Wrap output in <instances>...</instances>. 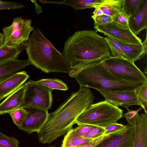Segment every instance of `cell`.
<instances>
[{
	"instance_id": "obj_8",
	"label": "cell",
	"mask_w": 147,
	"mask_h": 147,
	"mask_svg": "<svg viewBox=\"0 0 147 147\" xmlns=\"http://www.w3.org/2000/svg\"><path fill=\"white\" fill-rule=\"evenodd\" d=\"M31 19H24L20 17L15 18L12 24L3 29L4 45L17 48L28 42L30 32L34 30Z\"/></svg>"
},
{
	"instance_id": "obj_24",
	"label": "cell",
	"mask_w": 147,
	"mask_h": 147,
	"mask_svg": "<svg viewBox=\"0 0 147 147\" xmlns=\"http://www.w3.org/2000/svg\"><path fill=\"white\" fill-rule=\"evenodd\" d=\"M142 0H123L122 12L129 18L137 11Z\"/></svg>"
},
{
	"instance_id": "obj_35",
	"label": "cell",
	"mask_w": 147,
	"mask_h": 147,
	"mask_svg": "<svg viewBox=\"0 0 147 147\" xmlns=\"http://www.w3.org/2000/svg\"><path fill=\"white\" fill-rule=\"evenodd\" d=\"M125 126V125L117 123L111 124L105 128V134H108L115 131L123 128Z\"/></svg>"
},
{
	"instance_id": "obj_21",
	"label": "cell",
	"mask_w": 147,
	"mask_h": 147,
	"mask_svg": "<svg viewBox=\"0 0 147 147\" xmlns=\"http://www.w3.org/2000/svg\"><path fill=\"white\" fill-rule=\"evenodd\" d=\"M123 0H105L99 6L104 14L113 18L122 11Z\"/></svg>"
},
{
	"instance_id": "obj_36",
	"label": "cell",
	"mask_w": 147,
	"mask_h": 147,
	"mask_svg": "<svg viewBox=\"0 0 147 147\" xmlns=\"http://www.w3.org/2000/svg\"><path fill=\"white\" fill-rule=\"evenodd\" d=\"M99 6L96 7L94 8L95 10L93 13V15L99 16L104 14L103 12Z\"/></svg>"
},
{
	"instance_id": "obj_38",
	"label": "cell",
	"mask_w": 147,
	"mask_h": 147,
	"mask_svg": "<svg viewBox=\"0 0 147 147\" xmlns=\"http://www.w3.org/2000/svg\"><path fill=\"white\" fill-rule=\"evenodd\" d=\"M55 147V146H45V147Z\"/></svg>"
},
{
	"instance_id": "obj_25",
	"label": "cell",
	"mask_w": 147,
	"mask_h": 147,
	"mask_svg": "<svg viewBox=\"0 0 147 147\" xmlns=\"http://www.w3.org/2000/svg\"><path fill=\"white\" fill-rule=\"evenodd\" d=\"M105 39L112 56L125 59L122 49L121 42L107 37H105Z\"/></svg>"
},
{
	"instance_id": "obj_29",
	"label": "cell",
	"mask_w": 147,
	"mask_h": 147,
	"mask_svg": "<svg viewBox=\"0 0 147 147\" xmlns=\"http://www.w3.org/2000/svg\"><path fill=\"white\" fill-rule=\"evenodd\" d=\"M135 92L136 95L143 104L145 111L147 114V83L136 88L135 89Z\"/></svg>"
},
{
	"instance_id": "obj_16",
	"label": "cell",
	"mask_w": 147,
	"mask_h": 147,
	"mask_svg": "<svg viewBox=\"0 0 147 147\" xmlns=\"http://www.w3.org/2000/svg\"><path fill=\"white\" fill-rule=\"evenodd\" d=\"M121 42L125 58L128 61L134 63L147 54L146 35L145 40L140 44H130Z\"/></svg>"
},
{
	"instance_id": "obj_3",
	"label": "cell",
	"mask_w": 147,
	"mask_h": 147,
	"mask_svg": "<svg viewBox=\"0 0 147 147\" xmlns=\"http://www.w3.org/2000/svg\"><path fill=\"white\" fill-rule=\"evenodd\" d=\"M25 49L31 64L44 72L67 73L71 69L63 53L57 50L38 29L32 31Z\"/></svg>"
},
{
	"instance_id": "obj_4",
	"label": "cell",
	"mask_w": 147,
	"mask_h": 147,
	"mask_svg": "<svg viewBox=\"0 0 147 147\" xmlns=\"http://www.w3.org/2000/svg\"><path fill=\"white\" fill-rule=\"evenodd\" d=\"M101 62L87 64L71 69L69 75L75 78L80 86L98 91L133 90L144 84L117 78L110 73Z\"/></svg>"
},
{
	"instance_id": "obj_30",
	"label": "cell",
	"mask_w": 147,
	"mask_h": 147,
	"mask_svg": "<svg viewBox=\"0 0 147 147\" xmlns=\"http://www.w3.org/2000/svg\"><path fill=\"white\" fill-rule=\"evenodd\" d=\"M24 6L23 4L16 2L0 1V10L21 9Z\"/></svg>"
},
{
	"instance_id": "obj_28",
	"label": "cell",
	"mask_w": 147,
	"mask_h": 147,
	"mask_svg": "<svg viewBox=\"0 0 147 147\" xmlns=\"http://www.w3.org/2000/svg\"><path fill=\"white\" fill-rule=\"evenodd\" d=\"M128 18L122 11L116 14L112 18L113 22L119 27L129 29L128 26Z\"/></svg>"
},
{
	"instance_id": "obj_17",
	"label": "cell",
	"mask_w": 147,
	"mask_h": 147,
	"mask_svg": "<svg viewBox=\"0 0 147 147\" xmlns=\"http://www.w3.org/2000/svg\"><path fill=\"white\" fill-rule=\"evenodd\" d=\"M133 147H147V115H139L135 123Z\"/></svg>"
},
{
	"instance_id": "obj_39",
	"label": "cell",
	"mask_w": 147,
	"mask_h": 147,
	"mask_svg": "<svg viewBox=\"0 0 147 147\" xmlns=\"http://www.w3.org/2000/svg\"><path fill=\"white\" fill-rule=\"evenodd\" d=\"M80 147V146H75V147Z\"/></svg>"
},
{
	"instance_id": "obj_26",
	"label": "cell",
	"mask_w": 147,
	"mask_h": 147,
	"mask_svg": "<svg viewBox=\"0 0 147 147\" xmlns=\"http://www.w3.org/2000/svg\"><path fill=\"white\" fill-rule=\"evenodd\" d=\"M9 114L14 124L19 129L26 118L28 112L25 108L20 107Z\"/></svg>"
},
{
	"instance_id": "obj_11",
	"label": "cell",
	"mask_w": 147,
	"mask_h": 147,
	"mask_svg": "<svg viewBox=\"0 0 147 147\" xmlns=\"http://www.w3.org/2000/svg\"><path fill=\"white\" fill-rule=\"evenodd\" d=\"M104 97L105 100L113 105L125 107L127 110L131 105L141 106L144 110L143 104L136 95L135 90L123 91H98Z\"/></svg>"
},
{
	"instance_id": "obj_34",
	"label": "cell",
	"mask_w": 147,
	"mask_h": 147,
	"mask_svg": "<svg viewBox=\"0 0 147 147\" xmlns=\"http://www.w3.org/2000/svg\"><path fill=\"white\" fill-rule=\"evenodd\" d=\"M92 18L97 24H102L113 22V19L111 17L104 14L102 16H92Z\"/></svg>"
},
{
	"instance_id": "obj_7",
	"label": "cell",
	"mask_w": 147,
	"mask_h": 147,
	"mask_svg": "<svg viewBox=\"0 0 147 147\" xmlns=\"http://www.w3.org/2000/svg\"><path fill=\"white\" fill-rule=\"evenodd\" d=\"M25 84V89L21 107L47 110L51 109L53 90L32 80Z\"/></svg>"
},
{
	"instance_id": "obj_27",
	"label": "cell",
	"mask_w": 147,
	"mask_h": 147,
	"mask_svg": "<svg viewBox=\"0 0 147 147\" xmlns=\"http://www.w3.org/2000/svg\"><path fill=\"white\" fill-rule=\"evenodd\" d=\"M20 143L16 138L7 136L0 131V147H19Z\"/></svg>"
},
{
	"instance_id": "obj_9",
	"label": "cell",
	"mask_w": 147,
	"mask_h": 147,
	"mask_svg": "<svg viewBox=\"0 0 147 147\" xmlns=\"http://www.w3.org/2000/svg\"><path fill=\"white\" fill-rule=\"evenodd\" d=\"M135 136L134 126L127 125L108 134L93 147H133Z\"/></svg>"
},
{
	"instance_id": "obj_5",
	"label": "cell",
	"mask_w": 147,
	"mask_h": 147,
	"mask_svg": "<svg viewBox=\"0 0 147 147\" xmlns=\"http://www.w3.org/2000/svg\"><path fill=\"white\" fill-rule=\"evenodd\" d=\"M123 117L122 110L105 100L92 104L78 117L75 123L105 128Z\"/></svg>"
},
{
	"instance_id": "obj_12",
	"label": "cell",
	"mask_w": 147,
	"mask_h": 147,
	"mask_svg": "<svg viewBox=\"0 0 147 147\" xmlns=\"http://www.w3.org/2000/svg\"><path fill=\"white\" fill-rule=\"evenodd\" d=\"M28 112L27 117L19 129L29 134L34 132L38 133L47 119V110L36 108H25Z\"/></svg>"
},
{
	"instance_id": "obj_2",
	"label": "cell",
	"mask_w": 147,
	"mask_h": 147,
	"mask_svg": "<svg viewBox=\"0 0 147 147\" xmlns=\"http://www.w3.org/2000/svg\"><path fill=\"white\" fill-rule=\"evenodd\" d=\"M63 53L71 69L101 62L111 56L105 38L96 30L75 32L65 42Z\"/></svg>"
},
{
	"instance_id": "obj_18",
	"label": "cell",
	"mask_w": 147,
	"mask_h": 147,
	"mask_svg": "<svg viewBox=\"0 0 147 147\" xmlns=\"http://www.w3.org/2000/svg\"><path fill=\"white\" fill-rule=\"evenodd\" d=\"M31 65V63L28 59H13L0 63V82Z\"/></svg>"
},
{
	"instance_id": "obj_1",
	"label": "cell",
	"mask_w": 147,
	"mask_h": 147,
	"mask_svg": "<svg viewBox=\"0 0 147 147\" xmlns=\"http://www.w3.org/2000/svg\"><path fill=\"white\" fill-rule=\"evenodd\" d=\"M94 96L89 88L80 86L54 111L49 113L47 120L38 133L39 141L50 144L66 134L75 123L78 117L93 104Z\"/></svg>"
},
{
	"instance_id": "obj_10",
	"label": "cell",
	"mask_w": 147,
	"mask_h": 147,
	"mask_svg": "<svg viewBox=\"0 0 147 147\" xmlns=\"http://www.w3.org/2000/svg\"><path fill=\"white\" fill-rule=\"evenodd\" d=\"M94 28L97 32L123 43L130 44H140L142 43L141 39L133 34L129 29L119 27L113 22L102 24L94 23Z\"/></svg>"
},
{
	"instance_id": "obj_14",
	"label": "cell",
	"mask_w": 147,
	"mask_h": 147,
	"mask_svg": "<svg viewBox=\"0 0 147 147\" xmlns=\"http://www.w3.org/2000/svg\"><path fill=\"white\" fill-rule=\"evenodd\" d=\"M129 29L135 35L147 27V0H142L136 12L128 18Z\"/></svg>"
},
{
	"instance_id": "obj_20",
	"label": "cell",
	"mask_w": 147,
	"mask_h": 147,
	"mask_svg": "<svg viewBox=\"0 0 147 147\" xmlns=\"http://www.w3.org/2000/svg\"><path fill=\"white\" fill-rule=\"evenodd\" d=\"M94 139L80 136L75 134L72 128L64 136L61 147H72L86 144Z\"/></svg>"
},
{
	"instance_id": "obj_6",
	"label": "cell",
	"mask_w": 147,
	"mask_h": 147,
	"mask_svg": "<svg viewBox=\"0 0 147 147\" xmlns=\"http://www.w3.org/2000/svg\"><path fill=\"white\" fill-rule=\"evenodd\" d=\"M111 74L119 78L142 84L147 83V78L133 63L125 59L111 56L101 62Z\"/></svg>"
},
{
	"instance_id": "obj_22",
	"label": "cell",
	"mask_w": 147,
	"mask_h": 147,
	"mask_svg": "<svg viewBox=\"0 0 147 147\" xmlns=\"http://www.w3.org/2000/svg\"><path fill=\"white\" fill-rule=\"evenodd\" d=\"M26 44L14 48L5 45L0 48V63L9 60L16 59L25 48Z\"/></svg>"
},
{
	"instance_id": "obj_31",
	"label": "cell",
	"mask_w": 147,
	"mask_h": 147,
	"mask_svg": "<svg viewBox=\"0 0 147 147\" xmlns=\"http://www.w3.org/2000/svg\"><path fill=\"white\" fill-rule=\"evenodd\" d=\"M104 128L95 126L82 137L94 139L105 134Z\"/></svg>"
},
{
	"instance_id": "obj_33",
	"label": "cell",
	"mask_w": 147,
	"mask_h": 147,
	"mask_svg": "<svg viewBox=\"0 0 147 147\" xmlns=\"http://www.w3.org/2000/svg\"><path fill=\"white\" fill-rule=\"evenodd\" d=\"M95 126L86 124H82L78 125L75 128H72L73 132L76 135L82 136L87 133Z\"/></svg>"
},
{
	"instance_id": "obj_23",
	"label": "cell",
	"mask_w": 147,
	"mask_h": 147,
	"mask_svg": "<svg viewBox=\"0 0 147 147\" xmlns=\"http://www.w3.org/2000/svg\"><path fill=\"white\" fill-rule=\"evenodd\" d=\"M38 83L52 90L57 89L62 90H67L68 88L62 80L56 78H46L36 81Z\"/></svg>"
},
{
	"instance_id": "obj_15",
	"label": "cell",
	"mask_w": 147,
	"mask_h": 147,
	"mask_svg": "<svg viewBox=\"0 0 147 147\" xmlns=\"http://www.w3.org/2000/svg\"><path fill=\"white\" fill-rule=\"evenodd\" d=\"M25 89V84H24L0 104V115L9 113L21 107Z\"/></svg>"
},
{
	"instance_id": "obj_32",
	"label": "cell",
	"mask_w": 147,
	"mask_h": 147,
	"mask_svg": "<svg viewBox=\"0 0 147 147\" xmlns=\"http://www.w3.org/2000/svg\"><path fill=\"white\" fill-rule=\"evenodd\" d=\"M142 108H140L136 110H129L127 112L124 114L129 125L134 126L136 121L139 115L138 112Z\"/></svg>"
},
{
	"instance_id": "obj_37",
	"label": "cell",
	"mask_w": 147,
	"mask_h": 147,
	"mask_svg": "<svg viewBox=\"0 0 147 147\" xmlns=\"http://www.w3.org/2000/svg\"><path fill=\"white\" fill-rule=\"evenodd\" d=\"M4 44V37L3 33L0 32V48L3 47Z\"/></svg>"
},
{
	"instance_id": "obj_13",
	"label": "cell",
	"mask_w": 147,
	"mask_h": 147,
	"mask_svg": "<svg viewBox=\"0 0 147 147\" xmlns=\"http://www.w3.org/2000/svg\"><path fill=\"white\" fill-rule=\"evenodd\" d=\"M29 77L26 71H22L0 81V101L19 88Z\"/></svg>"
},
{
	"instance_id": "obj_19",
	"label": "cell",
	"mask_w": 147,
	"mask_h": 147,
	"mask_svg": "<svg viewBox=\"0 0 147 147\" xmlns=\"http://www.w3.org/2000/svg\"><path fill=\"white\" fill-rule=\"evenodd\" d=\"M104 0H65L61 1H51L46 0H39L43 4H57L63 5L71 7L75 10H80L88 8H95L100 6Z\"/></svg>"
}]
</instances>
